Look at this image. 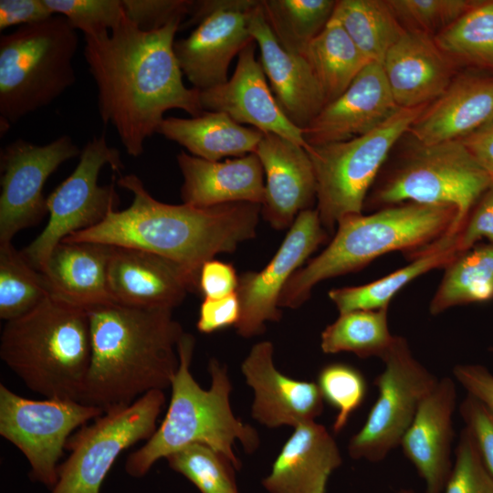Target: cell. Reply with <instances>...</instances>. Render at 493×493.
I'll list each match as a JSON object with an SVG mask.
<instances>
[{
    "mask_svg": "<svg viewBox=\"0 0 493 493\" xmlns=\"http://www.w3.org/2000/svg\"><path fill=\"white\" fill-rule=\"evenodd\" d=\"M302 56L320 82L327 103L341 96L371 63L332 16Z\"/></svg>",
    "mask_w": 493,
    "mask_h": 493,
    "instance_id": "obj_31",
    "label": "cell"
},
{
    "mask_svg": "<svg viewBox=\"0 0 493 493\" xmlns=\"http://www.w3.org/2000/svg\"><path fill=\"white\" fill-rule=\"evenodd\" d=\"M381 360L384 368L374 379L377 398L362 427L348 444L353 459L380 462L400 446L419 404L438 381L414 357L403 336L395 335Z\"/></svg>",
    "mask_w": 493,
    "mask_h": 493,
    "instance_id": "obj_12",
    "label": "cell"
},
{
    "mask_svg": "<svg viewBox=\"0 0 493 493\" xmlns=\"http://www.w3.org/2000/svg\"><path fill=\"white\" fill-rule=\"evenodd\" d=\"M249 33L260 50V63L279 107L305 129L326 105L322 88L302 55L287 51L267 24L261 0L248 15Z\"/></svg>",
    "mask_w": 493,
    "mask_h": 493,
    "instance_id": "obj_22",
    "label": "cell"
},
{
    "mask_svg": "<svg viewBox=\"0 0 493 493\" xmlns=\"http://www.w3.org/2000/svg\"><path fill=\"white\" fill-rule=\"evenodd\" d=\"M482 239L493 244V183L476 201L462 226L451 238L457 253L472 247Z\"/></svg>",
    "mask_w": 493,
    "mask_h": 493,
    "instance_id": "obj_44",
    "label": "cell"
},
{
    "mask_svg": "<svg viewBox=\"0 0 493 493\" xmlns=\"http://www.w3.org/2000/svg\"><path fill=\"white\" fill-rule=\"evenodd\" d=\"M107 280L112 301L145 309H173L199 289V277L178 263L122 246H111Z\"/></svg>",
    "mask_w": 493,
    "mask_h": 493,
    "instance_id": "obj_17",
    "label": "cell"
},
{
    "mask_svg": "<svg viewBox=\"0 0 493 493\" xmlns=\"http://www.w3.org/2000/svg\"><path fill=\"white\" fill-rule=\"evenodd\" d=\"M55 16L45 0H1L0 29L45 21Z\"/></svg>",
    "mask_w": 493,
    "mask_h": 493,
    "instance_id": "obj_48",
    "label": "cell"
},
{
    "mask_svg": "<svg viewBox=\"0 0 493 493\" xmlns=\"http://www.w3.org/2000/svg\"><path fill=\"white\" fill-rule=\"evenodd\" d=\"M456 403L452 378L438 379L422 400L400 446L425 480L426 493H442L451 473L453 414Z\"/></svg>",
    "mask_w": 493,
    "mask_h": 493,
    "instance_id": "obj_23",
    "label": "cell"
},
{
    "mask_svg": "<svg viewBox=\"0 0 493 493\" xmlns=\"http://www.w3.org/2000/svg\"><path fill=\"white\" fill-rule=\"evenodd\" d=\"M489 351L493 352V345L489 348Z\"/></svg>",
    "mask_w": 493,
    "mask_h": 493,
    "instance_id": "obj_52",
    "label": "cell"
},
{
    "mask_svg": "<svg viewBox=\"0 0 493 493\" xmlns=\"http://www.w3.org/2000/svg\"><path fill=\"white\" fill-rule=\"evenodd\" d=\"M111 246L61 241L41 271L52 296L84 309L110 302L107 280Z\"/></svg>",
    "mask_w": 493,
    "mask_h": 493,
    "instance_id": "obj_28",
    "label": "cell"
},
{
    "mask_svg": "<svg viewBox=\"0 0 493 493\" xmlns=\"http://www.w3.org/2000/svg\"><path fill=\"white\" fill-rule=\"evenodd\" d=\"M392 95L403 109L426 106L453 81L452 61L430 35L406 29L382 64Z\"/></svg>",
    "mask_w": 493,
    "mask_h": 493,
    "instance_id": "obj_24",
    "label": "cell"
},
{
    "mask_svg": "<svg viewBox=\"0 0 493 493\" xmlns=\"http://www.w3.org/2000/svg\"><path fill=\"white\" fill-rule=\"evenodd\" d=\"M169 467L192 482L201 493H238L237 468L223 454L193 444L166 457Z\"/></svg>",
    "mask_w": 493,
    "mask_h": 493,
    "instance_id": "obj_38",
    "label": "cell"
},
{
    "mask_svg": "<svg viewBox=\"0 0 493 493\" xmlns=\"http://www.w3.org/2000/svg\"><path fill=\"white\" fill-rule=\"evenodd\" d=\"M103 413L74 400L25 398L0 384V435L26 456L31 479L50 489L72 433Z\"/></svg>",
    "mask_w": 493,
    "mask_h": 493,
    "instance_id": "obj_13",
    "label": "cell"
},
{
    "mask_svg": "<svg viewBox=\"0 0 493 493\" xmlns=\"http://www.w3.org/2000/svg\"><path fill=\"white\" fill-rule=\"evenodd\" d=\"M238 278L234 267L216 259L204 263L198 288L206 299H220L236 293Z\"/></svg>",
    "mask_w": 493,
    "mask_h": 493,
    "instance_id": "obj_47",
    "label": "cell"
},
{
    "mask_svg": "<svg viewBox=\"0 0 493 493\" xmlns=\"http://www.w3.org/2000/svg\"><path fill=\"white\" fill-rule=\"evenodd\" d=\"M317 384L323 400L337 410L332 430L340 433L364 402L366 379L357 368L343 362H333L320 369Z\"/></svg>",
    "mask_w": 493,
    "mask_h": 493,
    "instance_id": "obj_39",
    "label": "cell"
},
{
    "mask_svg": "<svg viewBox=\"0 0 493 493\" xmlns=\"http://www.w3.org/2000/svg\"><path fill=\"white\" fill-rule=\"evenodd\" d=\"M492 118L493 77L467 74L454 79L409 132L425 145L461 140Z\"/></svg>",
    "mask_w": 493,
    "mask_h": 493,
    "instance_id": "obj_27",
    "label": "cell"
},
{
    "mask_svg": "<svg viewBox=\"0 0 493 493\" xmlns=\"http://www.w3.org/2000/svg\"><path fill=\"white\" fill-rule=\"evenodd\" d=\"M429 303L436 316L456 307L493 301V244H477L457 253L444 267Z\"/></svg>",
    "mask_w": 493,
    "mask_h": 493,
    "instance_id": "obj_30",
    "label": "cell"
},
{
    "mask_svg": "<svg viewBox=\"0 0 493 493\" xmlns=\"http://www.w3.org/2000/svg\"><path fill=\"white\" fill-rule=\"evenodd\" d=\"M164 402L163 391H151L78 429L67 443L70 454L60 464L58 479L49 493H100L121 453L153 435Z\"/></svg>",
    "mask_w": 493,
    "mask_h": 493,
    "instance_id": "obj_10",
    "label": "cell"
},
{
    "mask_svg": "<svg viewBox=\"0 0 493 493\" xmlns=\"http://www.w3.org/2000/svg\"><path fill=\"white\" fill-rule=\"evenodd\" d=\"M492 183L493 176L460 140L415 143L387 170L381 171L364 210L373 212L402 203L452 205L458 213L457 233L476 201Z\"/></svg>",
    "mask_w": 493,
    "mask_h": 493,
    "instance_id": "obj_8",
    "label": "cell"
},
{
    "mask_svg": "<svg viewBox=\"0 0 493 493\" xmlns=\"http://www.w3.org/2000/svg\"><path fill=\"white\" fill-rule=\"evenodd\" d=\"M395 339L389 330L388 308L340 313L320 335L324 353L352 352L360 358L382 359Z\"/></svg>",
    "mask_w": 493,
    "mask_h": 493,
    "instance_id": "obj_34",
    "label": "cell"
},
{
    "mask_svg": "<svg viewBox=\"0 0 493 493\" xmlns=\"http://www.w3.org/2000/svg\"><path fill=\"white\" fill-rule=\"evenodd\" d=\"M86 311L91 352L79 402L106 412L171 387L184 334L173 309L110 301Z\"/></svg>",
    "mask_w": 493,
    "mask_h": 493,
    "instance_id": "obj_3",
    "label": "cell"
},
{
    "mask_svg": "<svg viewBox=\"0 0 493 493\" xmlns=\"http://www.w3.org/2000/svg\"><path fill=\"white\" fill-rule=\"evenodd\" d=\"M255 51L253 40L239 53L235 71L226 83L199 90L203 110L224 112L239 124H250L263 133L277 134L306 149L303 130L279 107Z\"/></svg>",
    "mask_w": 493,
    "mask_h": 493,
    "instance_id": "obj_18",
    "label": "cell"
},
{
    "mask_svg": "<svg viewBox=\"0 0 493 493\" xmlns=\"http://www.w3.org/2000/svg\"><path fill=\"white\" fill-rule=\"evenodd\" d=\"M182 19L153 31L139 29L127 16L109 33L84 37V58L98 90V110L128 154L139 157L158 132L165 111L192 117L205 112L198 89L187 88L173 45Z\"/></svg>",
    "mask_w": 493,
    "mask_h": 493,
    "instance_id": "obj_1",
    "label": "cell"
},
{
    "mask_svg": "<svg viewBox=\"0 0 493 493\" xmlns=\"http://www.w3.org/2000/svg\"><path fill=\"white\" fill-rule=\"evenodd\" d=\"M176 160L184 177V204L206 208L232 203L261 205L264 201V171L255 152L214 162L182 151Z\"/></svg>",
    "mask_w": 493,
    "mask_h": 493,
    "instance_id": "obj_25",
    "label": "cell"
},
{
    "mask_svg": "<svg viewBox=\"0 0 493 493\" xmlns=\"http://www.w3.org/2000/svg\"><path fill=\"white\" fill-rule=\"evenodd\" d=\"M77 31L62 16L0 36L1 135L48 106L76 81Z\"/></svg>",
    "mask_w": 493,
    "mask_h": 493,
    "instance_id": "obj_7",
    "label": "cell"
},
{
    "mask_svg": "<svg viewBox=\"0 0 493 493\" xmlns=\"http://www.w3.org/2000/svg\"><path fill=\"white\" fill-rule=\"evenodd\" d=\"M157 133L184 146L192 155L214 162L255 152L264 134L219 111H205L190 118H164Z\"/></svg>",
    "mask_w": 493,
    "mask_h": 493,
    "instance_id": "obj_29",
    "label": "cell"
},
{
    "mask_svg": "<svg viewBox=\"0 0 493 493\" xmlns=\"http://www.w3.org/2000/svg\"><path fill=\"white\" fill-rule=\"evenodd\" d=\"M240 318V304L236 293L220 299L205 298L200 306L197 329L203 333L236 326Z\"/></svg>",
    "mask_w": 493,
    "mask_h": 493,
    "instance_id": "obj_46",
    "label": "cell"
},
{
    "mask_svg": "<svg viewBox=\"0 0 493 493\" xmlns=\"http://www.w3.org/2000/svg\"><path fill=\"white\" fill-rule=\"evenodd\" d=\"M453 375L467 393L493 412V373L487 367L477 363L456 364Z\"/></svg>",
    "mask_w": 493,
    "mask_h": 493,
    "instance_id": "obj_49",
    "label": "cell"
},
{
    "mask_svg": "<svg viewBox=\"0 0 493 493\" xmlns=\"http://www.w3.org/2000/svg\"><path fill=\"white\" fill-rule=\"evenodd\" d=\"M328 238L329 233L318 211L304 210L296 217L268 264L258 272H246L238 278L236 293L240 318L235 327L240 336L259 335L265 330L267 321L280 320L278 301L285 285Z\"/></svg>",
    "mask_w": 493,
    "mask_h": 493,
    "instance_id": "obj_16",
    "label": "cell"
},
{
    "mask_svg": "<svg viewBox=\"0 0 493 493\" xmlns=\"http://www.w3.org/2000/svg\"><path fill=\"white\" fill-rule=\"evenodd\" d=\"M455 456L445 493H493V476L486 467L467 427L460 433Z\"/></svg>",
    "mask_w": 493,
    "mask_h": 493,
    "instance_id": "obj_42",
    "label": "cell"
},
{
    "mask_svg": "<svg viewBox=\"0 0 493 493\" xmlns=\"http://www.w3.org/2000/svg\"><path fill=\"white\" fill-rule=\"evenodd\" d=\"M260 0L194 1L190 20L196 25L185 38L174 41L182 69L194 89L206 90L228 80L229 64L253 38L248 15Z\"/></svg>",
    "mask_w": 493,
    "mask_h": 493,
    "instance_id": "obj_14",
    "label": "cell"
},
{
    "mask_svg": "<svg viewBox=\"0 0 493 493\" xmlns=\"http://www.w3.org/2000/svg\"><path fill=\"white\" fill-rule=\"evenodd\" d=\"M255 153L267 178L261 214L277 230L290 227L317 199L310 158L301 145L273 133L263 134Z\"/></svg>",
    "mask_w": 493,
    "mask_h": 493,
    "instance_id": "obj_21",
    "label": "cell"
},
{
    "mask_svg": "<svg viewBox=\"0 0 493 493\" xmlns=\"http://www.w3.org/2000/svg\"><path fill=\"white\" fill-rule=\"evenodd\" d=\"M400 23L430 35L441 32L479 1L469 0H389L386 1Z\"/></svg>",
    "mask_w": 493,
    "mask_h": 493,
    "instance_id": "obj_41",
    "label": "cell"
},
{
    "mask_svg": "<svg viewBox=\"0 0 493 493\" xmlns=\"http://www.w3.org/2000/svg\"><path fill=\"white\" fill-rule=\"evenodd\" d=\"M331 16L370 62L383 64L389 49L406 30L386 1H336Z\"/></svg>",
    "mask_w": 493,
    "mask_h": 493,
    "instance_id": "obj_32",
    "label": "cell"
},
{
    "mask_svg": "<svg viewBox=\"0 0 493 493\" xmlns=\"http://www.w3.org/2000/svg\"><path fill=\"white\" fill-rule=\"evenodd\" d=\"M456 254L453 246L439 245L377 280L332 288L328 295L340 313L389 308L393 298L407 284L433 269L444 268Z\"/></svg>",
    "mask_w": 493,
    "mask_h": 493,
    "instance_id": "obj_33",
    "label": "cell"
},
{
    "mask_svg": "<svg viewBox=\"0 0 493 493\" xmlns=\"http://www.w3.org/2000/svg\"><path fill=\"white\" fill-rule=\"evenodd\" d=\"M342 463L330 433L315 421L294 427L262 486L268 493H328L330 475Z\"/></svg>",
    "mask_w": 493,
    "mask_h": 493,
    "instance_id": "obj_26",
    "label": "cell"
},
{
    "mask_svg": "<svg viewBox=\"0 0 493 493\" xmlns=\"http://www.w3.org/2000/svg\"><path fill=\"white\" fill-rule=\"evenodd\" d=\"M459 413L486 467L493 476V412L476 397L467 393L460 404Z\"/></svg>",
    "mask_w": 493,
    "mask_h": 493,
    "instance_id": "obj_45",
    "label": "cell"
},
{
    "mask_svg": "<svg viewBox=\"0 0 493 493\" xmlns=\"http://www.w3.org/2000/svg\"><path fill=\"white\" fill-rule=\"evenodd\" d=\"M434 39L451 61L493 71V1H479Z\"/></svg>",
    "mask_w": 493,
    "mask_h": 493,
    "instance_id": "obj_35",
    "label": "cell"
},
{
    "mask_svg": "<svg viewBox=\"0 0 493 493\" xmlns=\"http://www.w3.org/2000/svg\"><path fill=\"white\" fill-rule=\"evenodd\" d=\"M90 352L86 309L51 294L6 321L1 333V360L28 389L46 398L79 402Z\"/></svg>",
    "mask_w": 493,
    "mask_h": 493,
    "instance_id": "obj_6",
    "label": "cell"
},
{
    "mask_svg": "<svg viewBox=\"0 0 493 493\" xmlns=\"http://www.w3.org/2000/svg\"><path fill=\"white\" fill-rule=\"evenodd\" d=\"M80 153L68 135L45 145L17 139L1 150L0 244L12 243L18 232L44 217L45 183L62 163Z\"/></svg>",
    "mask_w": 493,
    "mask_h": 493,
    "instance_id": "obj_15",
    "label": "cell"
},
{
    "mask_svg": "<svg viewBox=\"0 0 493 493\" xmlns=\"http://www.w3.org/2000/svg\"><path fill=\"white\" fill-rule=\"evenodd\" d=\"M194 1L122 0L125 15L139 29L153 31L190 15Z\"/></svg>",
    "mask_w": 493,
    "mask_h": 493,
    "instance_id": "obj_43",
    "label": "cell"
},
{
    "mask_svg": "<svg viewBox=\"0 0 493 493\" xmlns=\"http://www.w3.org/2000/svg\"><path fill=\"white\" fill-rule=\"evenodd\" d=\"M400 109L382 64L371 62L303 129V137L308 146L348 141L374 130Z\"/></svg>",
    "mask_w": 493,
    "mask_h": 493,
    "instance_id": "obj_19",
    "label": "cell"
},
{
    "mask_svg": "<svg viewBox=\"0 0 493 493\" xmlns=\"http://www.w3.org/2000/svg\"><path fill=\"white\" fill-rule=\"evenodd\" d=\"M425 106L403 109L374 130L348 141L308 146L317 183V211L331 233L338 222L362 214L389 154Z\"/></svg>",
    "mask_w": 493,
    "mask_h": 493,
    "instance_id": "obj_9",
    "label": "cell"
},
{
    "mask_svg": "<svg viewBox=\"0 0 493 493\" xmlns=\"http://www.w3.org/2000/svg\"><path fill=\"white\" fill-rule=\"evenodd\" d=\"M400 493H414L412 489H402Z\"/></svg>",
    "mask_w": 493,
    "mask_h": 493,
    "instance_id": "obj_51",
    "label": "cell"
},
{
    "mask_svg": "<svg viewBox=\"0 0 493 493\" xmlns=\"http://www.w3.org/2000/svg\"><path fill=\"white\" fill-rule=\"evenodd\" d=\"M54 15L62 16L84 37H97L117 27L125 17L122 0H45Z\"/></svg>",
    "mask_w": 493,
    "mask_h": 493,
    "instance_id": "obj_40",
    "label": "cell"
},
{
    "mask_svg": "<svg viewBox=\"0 0 493 493\" xmlns=\"http://www.w3.org/2000/svg\"><path fill=\"white\" fill-rule=\"evenodd\" d=\"M273 344H255L241 365L246 383L254 392L252 417L275 428L315 421L323 412V397L317 383L293 379L273 362Z\"/></svg>",
    "mask_w": 493,
    "mask_h": 493,
    "instance_id": "obj_20",
    "label": "cell"
},
{
    "mask_svg": "<svg viewBox=\"0 0 493 493\" xmlns=\"http://www.w3.org/2000/svg\"><path fill=\"white\" fill-rule=\"evenodd\" d=\"M460 141L478 163L493 176V118Z\"/></svg>",
    "mask_w": 493,
    "mask_h": 493,
    "instance_id": "obj_50",
    "label": "cell"
},
{
    "mask_svg": "<svg viewBox=\"0 0 493 493\" xmlns=\"http://www.w3.org/2000/svg\"><path fill=\"white\" fill-rule=\"evenodd\" d=\"M49 294L44 278L12 243L0 244V318L16 319Z\"/></svg>",
    "mask_w": 493,
    "mask_h": 493,
    "instance_id": "obj_37",
    "label": "cell"
},
{
    "mask_svg": "<svg viewBox=\"0 0 493 493\" xmlns=\"http://www.w3.org/2000/svg\"><path fill=\"white\" fill-rule=\"evenodd\" d=\"M117 184L132 194L131 205L110 212L97 226L62 241L143 250L199 277L204 263L220 253L234 252L256 236L260 205L232 203L206 208L169 205L153 198L136 174L121 175Z\"/></svg>",
    "mask_w": 493,
    "mask_h": 493,
    "instance_id": "obj_2",
    "label": "cell"
},
{
    "mask_svg": "<svg viewBox=\"0 0 493 493\" xmlns=\"http://www.w3.org/2000/svg\"><path fill=\"white\" fill-rule=\"evenodd\" d=\"M336 1L261 0L267 24L288 52L302 55L330 21Z\"/></svg>",
    "mask_w": 493,
    "mask_h": 493,
    "instance_id": "obj_36",
    "label": "cell"
},
{
    "mask_svg": "<svg viewBox=\"0 0 493 493\" xmlns=\"http://www.w3.org/2000/svg\"><path fill=\"white\" fill-rule=\"evenodd\" d=\"M105 165L118 173L124 168L120 151L110 146L105 134H101L85 144L74 171L47 197L48 222L35 240L21 250L39 272L63 239L97 226L110 212L117 210L120 198L115 184L98 183Z\"/></svg>",
    "mask_w": 493,
    "mask_h": 493,
    "instance_id": "obj_11",
    "label": "cell"
},
{
    "mask_svg": "<svg viewBox=\"0 0 493 493\" xmlns=\"http://www.w3.org/2000/svg\"><path fill=\"white\" fill-rule=\"evenodd\" d=\"M458 213L452 205L402 203L341 219L333 238L320 254L299 267L285 285L278 301L297 309L322 280L356 272L377 257L401 251L410 261L437 242L454 237Z\"/></svg>",
    "mask_w": 493,
    "mask_h": 493,
    "instance_id": "obj_4",
    "label": "cell"
},
{
    "mask_svg": "<svg viewBox=\"0 0 493 493\" xmlns=\"http://www.w3.org/2000/svg\"><path fill=\"white\" fill-rule=\"evenodd\" d=\"M194 343V336L184 332L178 342L180 364L171 383L167 413L146 443L127 457L125 470L131 477L145 476L158 460L193 444L223 454L239 469L241 463L233 449L236 441L247 453L259 446L257 431L232 411L226 367L216 359L210 360L211 386L207 390L193 377L190 365Z\"/></svg>",
    "mask_w": 493,
    "mask_h": 493,
    "instance_id": "obj_5",
    "label": "cell"
}]
</instances>
